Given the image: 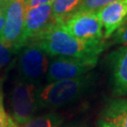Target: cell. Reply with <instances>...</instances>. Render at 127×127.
<instances>
[{
    "label": "cell",
    "instance_id": "cell-18",
    "mask_svg": "<svg viewBox=\"0 0 127 127\" xmlns=\"http://www.w3.org/2000/svg\"><path fill=\"white\" fill-rule=\"evenodd\" d=\"M53 1L54 0H26V6H27V9H30L42 4L53 3Z\"/></svg>",
    "mask_w": 127,
    "mask_h": 127
},
{
    "label": "cell",
    "instance_id": "cell-20",
    "mask_svg": "<svg viewBox=\"0 0 127 127\" xmlns=\"http://www.w3.org/2000/svg\"><path fill=\"white\" fill-rule=\"evenodd\" d=\"M98 127H120V126L114 124V123H108V122H106V121L102 120V121H100L99 123H98Z\"/></svg>",
    "mask_w": 127,
    "mask_h": 127
},
{
    "label": "cell",
    "instance_id": "cell-4",
    "mask_svg": "<svg viewBox=\"0 0 127 127\" xmlns=\"http://www.w3.org/2000/svg\"><path fill=\"white\" fill-rule=\"evenodd\" d=\"M5 23L0 33V40L12 53L23 48V31L27 11L26 0H8L3 3Z\"/></svg>",
    "mask_w": 127,
    "mask_h": 127
},
{
    "label": "cell",
    "instance_id": "cell-13",
    "mask_svg": "<svg viewBox=\"0 0 127 127\" xmlns=\"http://www.w3.org/2000/svg\"><path fill=\"white\" fill-rule=\"evenodd\" d=\"M62 123V118L57 113H47L41 116L33 117L31 120L16 127H59Z\"/></svg>",
    "mask_w": 127,
    "mask_h": 127
},
{
    "label": "cell",
    "instance_id": "cell-3",
    "mask_svg": "<svg viewBox=\"0 0 127 127\" xmlns=\"http://www.w3.org/2000/svg\"><path fill=\"white\" fill-rule=\"evenodd\" d=\"M39 87L20 78L14 83L10 92V118L17 125H22L35 117V113L39 109Z\"/></svg>",
    "mask_w": 127,
    "mask_h": 127
},
{
    "label": "cell",
    "instance_id": "cell-11",
    "mask_svg": "<svg viewBox=\"0 0 127 127\" xmlns=\"http://www.w3.org/2000/svg\"><path fill=\"white\" fill-rule=\"evenodd\" d=\"M103 120L120 127H127V99H113L105 104Z\"/></svg>",
    "mask_w": 127,
    "mask_h": 127
},
{
    "label": "cell",
    "instance_id": "cell-17",
    "mask_svg": "<svg viewBox=\"0 0 127 127\" xmlns=\"http://www.w3.org/2000/svg\"><path fill=\"white\" fill-rule=\"evenodd\" d=\"M9 119L10 117L5 110L4 103H3V92L0 87V127H9Z\"/></svg>",
    "mask_w": 127,
    "mask_h": 127
},
{
    "label": "cell",
    "instance_id": "cell-6",
    "mask_svg": "<svg viewBox=\"0 0 127 127\" xmlns=\"http://www.w3.org/2000/svg\"><path fill=\"white\" fill-rule=\"evenodd\" d=\"M65 29L80 41L90 43L104 42V28L97 11L74 12L63 23Z\"/></svg>",
    "mask_w": 127,
    "mask_h": 127
},
{
    "label": "cell",
    "instance_id": "cell-15",
    "mask_svg": "<svg viewBox=\"0 0 127 127\" xmlns=\"http://www.w3.org/2000/svg\"><path fill=\"white\" fill-rule=\"evenodd\" d=\"M12 51L5 45L0 40V70L5 69L11 60Z\"/></svg>",
    "mask_w": 127,
    "mask_h": 127
},
{
    "label": "cell",
    "instance_id": "cell-1",
    "mask_svg": "<svg viewBox=\"0 0 127 127\" xmlns=\"http://www.w3.org/2000/svg\"><path fill=\"white\" fill-rule=\"evenodd\" d=\"M35 42L49 57H66L77 59H98L105 48V41L90 43L71 35L61 23H56L36 38Z\"/></svg>",
    "mask_w": 127,
    "mask_h": 127
},
{
    "label": "cell",
    "instance_id": "cell-9",
    "mask_svg": "<svg viewBox=\"0 0 127 127\" xmlns=\"http://www.w3.org/2000/svg\"><path fill=\"white\" fill-rule=\"evenodd\" d=\"M111 71V86L115 96L127 95V45L112 52L108 56Z\"/></svg>",
    "mask_w": 127,
    "mask_h": 127
},
{
    "label": "cell",
    "instance_id": "cell-5",
    "mask_svg": "<svg viewBox=\"0 0 127 127\" xmlns=\"http://www.w3.org/2000/svg\"><path fill=\"white\" fill-rule=\"evenodd\" d=\"M49 56L35 42H29L21 49L18 58L19 78L28 83L41 86L45 77Z\"/></svg>",
    "mask_w": 127,
    "mask_h": 127
},
{
    "label": "cell",
    "instance_id": "cell-2",
    "mask_svg": "<svg viewBox=\"0 0 127 127\" xmlns=\"http://www.w3.org/2000/svg\"><path fill=\"white\" fill-rule=\"evenodd\" d=\"M94 83L93 76L86 75L47 83L38 89L39 108L58 109L73 104L81 99L91 90Z\"/></svg>",
    "mask_w": 127,
    "mask_h": 127
},
{
    "label": "cell",
    "instance_id": "cell-14",
    "mask_svg": "<svg viewBox=\"0 0 127 127\" xmlns=\"http://www.w3.org/2000/svg\"><path fill=\"white\" fill-rule=\"evenodd\" d=\"M118 0H82L81 4L75 12L80 11H97L104 6L113 3Z\"/></svg>",
    "mask_w": 127,
    "mask_h": 127
},
{
    "label": "cell",
    "instance_id": "cell-10",
    "mask_svg": "<svg viewBox=\"0 0 127 127\" xmlns=\"http://www.w3.org/2000/svg\"><path fill=\"white\" fill-rule=\"evenodd\" d=\"M104 28V38L108 39L127 20V0H118L97 10Z\"/></svg>",
    "mask_w": 127,
    "mask_h": 127
},
{
    "label": "cell",
    "instance_id": "cell-16",
    "mask_svg": "<svg viewBox=\"0 0 127 127\" xmlns=\"http://www.w3.org/2000/svg\"><path fill=\"white\" fill-rule=\"evenodd\" d=\"M113 41L115 43L127 45V20L123 23V25L114 33Z\"/></svg>",
    "mask_w": 127,
    "mask_h": 127
},
{
    "label": "cell",
    "instance_id": "cell-22",
    "mask_svg": "<svg viewBox=\"0 0 127 127\" xmlns=\"http://www.w3.org/2000/svg\"><path fill=\"white\" fill-rule=\"evenodd\" d=\"M6 1H8V0H1V1H0V5H3V3L6 2Z\"/></svg>",
    "mask_w": 127,
    "mask_h": 127
},
{
    "label": "cell",
    "instance_id": "cell-7",
    "mask_svg": "<svg viewBox=\"0 0 127 127\" xmlns=\"http://www.w3.org/2000/svg\"><path fill=\"white\" fill-rule=\"evenodd\" d=\"M97 62L98 59L55 57L48 64L46 82L52 83L86 75L97 65Z\"/></svg>",
    "mask_w": 127,
    "mask_h": 127
},
{
    "label": "cell",
    "instance_id": "cell-21",
    "mask_svg": "<svg viewBox=\"0 0 127 127\" xmlns=\"http://www.w3.org/2000/svg\"><path fill=\"white\" fill-rule=\"evenodd\" d=\"M9 127H16V123L13 122V120L10 118L9 119Z\"/></svg>",
    "mask_w": 127,
    "mask_h": 127
},
{
    "label": "cell",
    "instance_id": "cell-23",
    "mask_svg": "<svg viewBox=\"0 0 127 127\" xmlns=\"http://www.w3.org/2000/svg\"><path fill=\"white\" fill-rule=\"evenodd\" d=\"M65 127H80V126H77V125H68V126H65Z\"/></svg>",
    "mask_w": 127,
    "mask_h": 127
},
{
    "label": "cell",
    "instance_id": "cell-24",
    "mask_svg": "<svg viewBox=\"0 0 127 127\" xmlns=\"http://www.w3.org/2000/svg\"><path fill=\"white\" fill-rule=\"evenodd\" d=\"M0 1H1V0H0Z\"/></svg>",
    "mask_w": 127,
    "mask_h": 127
},
{
    "label": "cell",
    "instance_id": "cell-8",
    "mask_svg": "<svg viewBox=\"0 0 127 127\" xmlns=\"http://www.w3.org/2000/svg\"><path fill=\"white\" fill-rule=\"evenodd\" d=\"M56 24L52 13V3L27 9L23 31V47L34 41Z\"/></svg>",
    "mask_w": 127,
    "mask_h": 127
},
{
    "label": "cell",
    "instance_id": "cell-19",
    "mask_svg": "<svg viewBox=\"0 0 127 127\" xmlns=\"http://www.w3.org/2000/svg\"><path fill=\"white\" fill-rule=\"evenodd\" d=\"M5 23V9H4V4L0 5V33L3 29Z\"/></svg>",
    "mask_w": 127,
    "mask_h": 127
},
{
    "label": "cell",
    "instance_id": "cell-12",
    "mask_svg": "<svg viewBox=\"0 0 127 127\" xmlns=\"http://www.w3.org/2000/svg\"><path fill=\"white\" fill-rule=\"evenodd\" d=\"M82 0H54L52 3V13L56 23H63L73 15Z\"/></svg>",
    "mask_w": 127,
    "mask_h": 127
}]
</instances>
